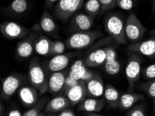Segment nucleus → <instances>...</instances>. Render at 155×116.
<instances>
[{"label":"nucleus","instance_id":"1","mask_svg":"<svg viewBox=\"0 0 155 116\" xmlns=\"http://www.w3.org/2000/svg\"><path fill=\"white\" fill-rule=\"evenodd\" d=\"M123 19L116 13H110L106 16L104 20V27L106 31L111 36L116 44L126 45L127 38Z\"/></svg>","mask_w":155,"mask_h":116},{"label":"nucleus","instance_id":"2","mask_svg":"<svg viewBox=\"0 0 155 116\" xmlns=\"http://www.w3.org/2000/svg\"><path fill=\"white\" fill-rule=\"evenodd\" d=\"M29 79L31 86L39 93L40 96L48 91L49 78L47 77L45 70L37 58H34L29 63Z\"/></svg>","mask_w":155,"mask_h":116},{"label":"nucleus","instance_id":"3","mask_svg":"<svg viewBox=\"0 0 155 116\" xmlns=\"http://www.w3.org/2000/svg\"><path fill=\"white\" fill-rule=\"evenodd\" d=\"M102 36V32L99 30L75 32L68 38L65 45L70 49H83L92 45Z\"/></svg>","mask_w":155,"mask_h":116},{"label":"nucleus","instance_id":"4","mask_svg":"<svg viewBox=\"0 0 155 116\" xmlns=\"http://www.w3.org/2000/svg\"><path fill=\"white\" fill-rule=\"evenodd\" d=\"M128 59L125 68V77L128 81V91L132 92L135 84L141 76L142 58L140 54L129 51Z\"/></svg>","mask_w":155,"mask_h":116},{"label":"nucleus","instance_id":"5","mask_svg":"<svg viewBox=\"0 0 155 116\" xmlns=\"http://www.w3.org/2000/svg\"><path fill=\"white\" fill-rule=\"evenodd\" d=\"M84 0H59L54 8L56 18L62 22H66L80 9Z\"/></svg>","mask_w":155,"mask_h":116},{"label":"nucleus","instance_id":"6","mask_svg":"<svg viewBox=\"0 0 155 116\" xmlns=\"http://www.w3.org/2000/svg\"><path fill=\"white\" fill-rule=\"evenodd\" d=\"M124 29L127 38L131 43L141 41L146 32V28L143 27L134 12H131L128 15L124 25Z\"/></svg>","mask_w":155,"mask_h":116},{"label":"nucleus","instance_id":"7","mask_svg":"<svg viewBox=\"0 0 155 116\" xmlns=\"http://www.w3.org/2000/svg\"><path fill=\"white\" fill-rule=\"evenodd\" d=\"M25 79L22 75L13 73L8 77L2 79L1 98L4 100H8L22 85L24 84Z\"/></svg>","mask_w":155,"mask_h":116},{"label":"nucleus","instance_id":"8","mask_svg":"<svg viewBox=\"0 0 155 116\" xmlns=\"http://www.w3.org/2000/svg\"><path fill=\"white\" fill-rule=\"evenodd\" d=\"M2 35L8 40L22 39L30 34L31 30L17 22L6 21L0 25Z\"/></svg>","mask_w":155,"mask_h":116},{"label":"nucleus","instance_id":"9","mask_svg":"<svg viewBox=\"0 0 155 116\" xmlns=\"http://www.w3.org/2000/svg\"><path fill=\"white\" fill-rule=\"evenodd\" d=\"M40 32L32 31L30 34L18 42L15 48L17 58L25 60L29 58L34 52V42Z\"/></svg>","mask_w":155,"mask_h":116},{"label":"nucleus","instance_id":"10","mask_svg":"<svg viewBox=\"0 0 155 116\" xmlns=\"http://www.w3.org/2000/svg\"><path fill=\"white\" fill-rule=\"evenodd\" d=\"M63 93L69 99L72 106L79 104L81 101L88 97L86 82L81 80L73 86L66 88L63 91Z\"/></svg>","mask_w":155,"mask_h":116},{"label":"nucleus","instance_id":"11","mask_svg":"<svg viewBox=\"0 0 155 116\" xmlns=\"http://www.w3.org/2000/svg\"><path fill=\"white\" fill-rule=\"evenodd\" d=\"M31 30L56 36L58 32V27L50 14L47 11H45L42 14L39 22L35 25Z\"/></svg>","mask_w":155,"mask_h":116},{"label":"nucleus","instance_id":"12","mask_svg":"<svg viewBox=\"0 0 155 116\" xmlns=\"http://www.w3.org/2000/svg\"><path fill=\"white\" fill-rule=\"evenodd\" d=\"M94 24V18L88 14L75 13L70 22V29L73 32L86 31L91 29Z\"/></svg>","mask_w":155,"mask_h":116},{"label":"nucleus","instance_id":"13","mask_svg":"<svg viewBox=\"0 0 155 116\" xmlns=\"http://www.w3.org/2000/svg\"><path fill=\"white\" fill-rule=\"evenodd\" d=\"M128 51L141 54L147 57L155 56V35L145 41L131 43L127 47Z\"/></svg>","mask_w":155,"mask_h":116},{"label":"nucleus","instance_id":"14","mask_svg":"<svg viewBox=\"0 0 155 116\" xmlns=\"http://www.w3.org/2000/svg\"><path fill=\"white\" fill-rule=\"evenodd\" d=\"M69 70L65 69L51 73L49 77V89L48 91L52 95H56L61 93L65 86V79L69 74Z\"/></svg>","mask_w":155,"mask_h":116},{"label":"nucleus","instance_id":"15","mask_svg":"<svg viewBox=\"0 0 155 116\" xmlns=\"http://www.w3.org/2000/svg\"><path fill=\"white\" fill-rule=\"evenodd\" d=\"M85 82L87 96L90 98H99L104 95L105 86L100 75L94 73L92 77Z\"/></svg>","mask_w":155,"mask_h":116},{"label":"nucleus","instance_id":"16","mask_svg":"<svg viewBox=\"0 0 155 116\" xmlns=\"http://www.w3.org/2000/svg\"><path fill=\"white\" fill-rule=\"evenodd\" d=\"M75 55V53H68L54 56V57L47 64V72L53 73L65 70L68 65L70 59L73 58Z\"/></svg>","mask_w":155,"mask_h":116},{"label":"nucleus","instance_id":"17","mask_svg":"<svg viewBox=\"0 0 155 116\" xmlns=\"http://www.w3.org/2000/svg\"><path fill=\"white\" fill-rule=\"evenodd\" d=\"M18 97L23 106L31 108L39 100V93L35 88L24 86L18 90Z\"/></svg>","mask_w":155,"mask_h":116},{"label":"nucleus","instance_id":"18","mask_svg":"<svg viewBox=\"0 0 155 116\" xmlns=\"http://www.w3.org/2000/svg\"><path fill=\"white\" fill-rule=\"evenodd\" d=\"M71 103L66 96L57 95L48 101L46 107L44 109V114H54L58 113L62 110L71 106Z\"/></svg>","mask_w":155,"mask_h":116},{"label":"nucleus","instance_id":"19","mask_svg":"<svg viewBox=\"0 0 155 116\" xmlns=\"http://www.w3.org/2000/svg\"><path fill=\"white\" fill-rule=\"evenodd\" d=\"M87 66L86 65L84 60H79L71 66L69 70V74L72 79L77 81H86L92 77L94 73L87 70Z\"/></svg>","mask_w":155,"mask_h":116},{"label":"nucleus","instance_id":"20","mask_svg":"<svg viewBox=\"0 0 155 116\" xmlns=\"http://www.w3.org/2000/svg\"><path fill=\"white\" fill-rule=\"evenodd\" d=\"M107 46H105L89 51L84 58L87 67L95 68L103 65L107 58Z\"/></svg>","mask_w":155,"mask_h":116},{"label":"nucleus","instance_id":"21","mask_svg":"<svg viewBox=\"0 0 155 116\" xmlns=\"http://www.w3.org/2000/svg\"><path fill=\"white\" fill-rule=\"evenodd\" d=\"M106 102L107 101L104 99L88 97L79 104L77 109L86 113H98L104 108Z\"/></svg>","mask_w":155,"mask_h":116},{"label":"nucleus","instance_id":"22","mask_svg":"<svg viewBox=\"0 0 155 116\" xmlns=\"http://www.w3.org/2000/svg\"><path fill=\"white\" fill-rule=\"evenodd\" d=\"M52 41L43 35L39 33L34 42V51L38 55L41 56H48L51 55V49Z\"/></svg>","mask_w":155,"mask_h":116},{"label":"nucleus","instance_id":"23","mask_svg":"<svg viewBox=\"0 0 155 116\" xmlns=\"http://www.w3.org/2000/svg\"><path fill=\"white\" fill-rule=\"evenodd\" d=\"M29 6L28 0H13L4 8V11L11 15L20 16L28 11Z\"/></svg>","mask_w":155,"mask_h":116},{"label":"nucleus","instance_id":"24","mask_svg":"<svg viewBox=\"0 0 155 116\" xmlns=\"http://www.w3.org/2000/svg\"><path fill=\"white\" fill-rule=\"evenodd\" d=\"M143 99L144 96L141 94L134 93H124L120 98L118 108L122 111H127Z\"/></svg>","mask_w":155,"mask_h":116},{"label":"nucleus","instance_id":"25","mask_svg":"<svg viewBox=\"0 0 155 116\" xmlns=\"http://www.w3.org/2000/svg\"><path fill=\"white\" fill-rule=\"evenodd\" d=\"M104 97L106 101L111 108H118V104L120 98L119 91L111 84H107L105 86Z\"/></svg>","mask_w":155,"mask_h":116},{"label":"nucleus","instance_id":"26","mask_svg":"<svg viewBox=\"0 0 155 116\" xmlns=\"http://www.w3.org/2000/svg\"><path fill=\"white\" fill-rule=\"evenodd\" d=\"M49 101L48 97H44L39 99V100L32 106L29 110L23 113V116H41L45 115L44 113L42 112L46 107L47 104Z\"/></svg>","mask_w":155,"mask_h":116},{"label":"nucleus","instance_id":"27","mask_svg":"<svg viewBox=\"0 0 155 116\" xmlns=\"http://www.w3.org/2000/svg\"><path fill=\"white\" fill-rule=\"evenodd\" d=\"M86 13L95 18L101 13L102 8L99 0H88L84 6Z\"/></svg>","mask_w":155,"mask_h":116},{"label":"nucleus","instance_id":"28","mask_svg":"<svg viewBox=\"0 0 155 116\" xmlns=\"http://www.w3.org/2000/svg\"><path fill=\"white\" fill-rule=\"evenodd\" d=\"M137 89L146 93L153 101L155 99V79L140 83L137 85Z\"/></svg>","mask_w":155,"mask_h":116},{"label":"nucleus","instance_id":"29","mask_svg":"<svg viewBox=\"0 0 155 116\" xmlns=\"http://www.w3.org/2000/svg\"><path fill=\"white\" fill-rule=\"evenodd\" d=\"M103 67L105 72L109 75H116L118 74L120 70V64L118 58L106 60L103 64Z\"/></svg>","mask_w":155,"mask_h":116},{"label":"nucleus","instance_id":"30","mask_svg":"<svg viewBox=\"0 0 155 116\" xmlns=\"http://www.w3.org/2000/svg\"><path fill=\"white\" fill-rule=\"evenodd\" d=\"M146 106L144 104H139L133 106L127 110L125 115L127 116H145L146 115Z\"/></svg>","mask_w":155,"mask_h":116},{"label":"nucleus","instance_id":"31","mask_svg":"<svg viewBox=\"0 0 155 116\" xmlns=\"http://www.w3.org/2000/svg\"><path fill=\"white\" fill-rule=\"evenodd\" d=\"M66 45L64 42L60 41H52L51 44V55L56 56L58 54H62L64 53L65 50Z\"/></svg>","mask_w":155,"mask_h":116},{"label":"nucleus","instance_id":"32","mask_svg":"<svg viewBox=\"0 0 155 116\" xmlns=\"http://www.w3.org/2000/svg\"><path fill=\"white\" fill-rule=\"evenodd\" d=\"M141 76L147 81L155 79V62L141 70Z\"/></svg>","mask_w":155,"mask_h":116},{"label":"nucleus","instance_id":"33","mask_svg":"<svg viewBox=\"0 0 155 116\" xmlns=\"http://www.w3.org/2000/svg\"><path fill=\"white\" fill-rule=\"evenodd\" d=\"M99 1L101 4V8H102V11H101L102 14L118 6L116 0H99Z\"/></svg>","mask_w":155,"mask_h":116},{"label":"nucleus","instance_id":"34","mask_svg":"<svg viewBox=\"0 0 155 116\" xmlns=\"http://www.w3.org/2000/svg\"><path fill=\"white\" fill-rule=\"evenodd\" d=\"M117 5L124 11H130L134 8L135 0H116Z\"/></svg>","mask_w":155,"mask_h":116},{"label":"nucleus","instance_id":"35","mask_svg":"<svg viewBox=\"0 0 155 116\" xmlns=\"http://www.w3.org/2000/svg\"><path fill=\"white\" fill-rule=\"evenodd\" d=\"M58 116H75L76 114L71 108L68 107L57 113Z\"/></svg>","mask_w":155,"mask_h":116},{"label":"nucleus","instance_id":"36","mask_svg":"<svg viewBox=\"0 0 155 116\" xmlns=\"http://www.w3.org/2000/svg\"><path fill=\"white\" fill-rule=\"evenodd\" d=\"M59 0H45V7L47 9H51Z\"/></svg>","mask_w":155,"mask_h":116},{"label":"nucleus","instance_id":"37","mask_svg":"<svg viewBox=\"0 0 155 116\" xmlns=\"http://www.w3.org/2000/svg\"><path fill=\"white\" fill-rule=\"evenodd\" d=\"M8 116H22L23 114L21 111L18 109V108H15V109L11 110L10 112L8 113Z\"/></svg>","mask_w":155,"mask_h":116},{"label":"nucleus","instance_id":"38","mask_svg":"<svg viewBox=\"0 0 155 116\" xmlns=\"http://www.w3.org/2000/svg\"><path fill=\"white\" fill-rule=\"evenodd\" d=\"M0 106H1V111H0V114H1V115H4V105L3 104L1 103V105H0Z\"/></svg>","mask_w":155,"mask_h":116},{"label":"nucleus","instance_id":"39","mask_svg":"<svg viewBox=\"0 0 155 116\" xmlns=\"http://www.w3.org/2000/svg\"><path fill=\"white\" fill-rule=\"evenodd\" d=\"M152 10H153V13L155 14V0H153V2H152Z\"/></svg>","mask_w":155,"mask_h":116},{"label":"nucleus","instance_id":"40","mask_svg":"<svg viewBox=\"0 0 155 116\" xmlns=\"http://www.w3.org/2000/svg\"><path fill=\"white\" fill-rule=\"evenodd\" d=\"M150 34H152V35H155V29L152 30L151 31H150Z\"/></svg>","mask_w":155,"mask_h":116},{"label":"nucleus","instance_id":"41","mask_svg":"<svg viewBox=\"0 0 155 116\" xmlns=\"http://www.w3.org/2000/svg\"><path fill=\"white\" fill-rule=\"evenodd\" d=\"M154 110L155 111V99L154 100Z\"/></svg>","mask_w":155,"mask_h":116}]
</instances>
